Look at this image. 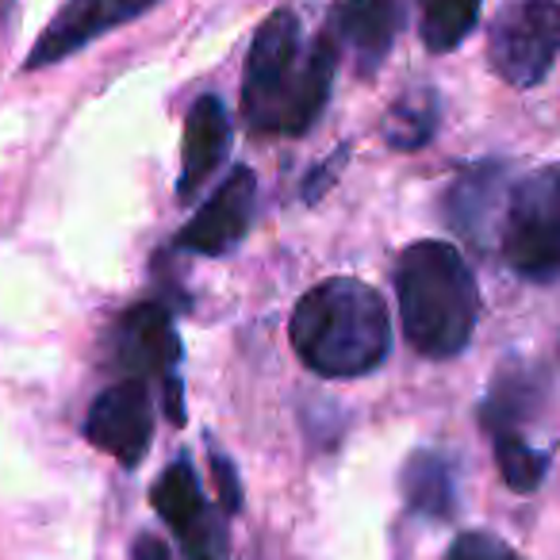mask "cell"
Wrapping results in <instances>:
<instances>
[{
    "label": "cell",
    "mask_w": 560,
    "mask_h": 560,
    "mask_svg": "<svg viewBox=\"0 0 560 560\" xmlns=\"http://www.w3.org/2000/svg\"><path fill=\"white\" fill-rule=\"evenodd\" d=\"M491 70L514 89H529L560 55V0H514L491 27Z\"/></svg>",
    "instance_id": "obj_6"
},
{
    "label": "cell",
    "mask_w": 560,
    "mask_h": 560,
    "mask_svg": "<svg viewBox=\"0 0 560 560\" xmlns=\"http://www.w3.org/2000/svg\"><path fill=\"white\" fill-rule=\"evenodd\" d=\"M338 70L330 35L307 43L292 12H272L257 27L242 81L246 124L261 135H304L319 119Z\"/></svg>",
    "instance_id": "obj_1"
},
{
    "label": "cell",
    "mask_w": 560,
    "mask_h": 560,
    "mask_svg": "<svg viewBox=\"0 0 560 560\" xmlns=\"http://www.w3.org/2000/svg\"><path fill=\"white\" fill-rule=\"evenodd\" d=\"M150 434H154V399H150L147 381L139 376H127L108 392H101L85 419L89 442L127 468L147 457Z\"/></svg>",
    "instance_id": "obj_8"
},
{
    "label": "cell",
    "mask_w": 560,
    "mask_h": 560,
    "mask_svg": "<svg viewBox=\"0 0 560 560\" xmlns=\"http://www.w3.org/2000/svg\"><path fill=\"white\" fill-rule=\"evenodd\" d=\"M445 560H522V557L506 541H499L495 534L472 529V534H460L457 541L450 545Z\"/></svg>",
    "instance_id": "obj_18"
},
{
    "label": "cell",
    "mask_w": 560,
    "mask_h": 560,
    "mask_svg": "<svg viewBox=\"0 0 560 560\" xmlns=\"http://www.w3.org/2000/svg\"><path fill=\"white\" fill-rule=\"evenodd\" d=\"M226 150H231V116H226L219 96H200L185 119V150H180L177 185V192L185 200L223 165Z\"/></svg>",
    "instance_id": "obj_14"
},
{
    "label": "cell",
    "mask_w": 560,
    "mask_h": 560,
    "mask_svg": "<svg viewBox=\"0 0 560 560\" xmlns=\"http://www.w3.org/2000/svg\"><path fill=\"white\" fill-rule=\"evenodd\" d=\"M254 192L257 177L249 170H231V177L211 192V200L188 219L180 231V246L196 249V254H226L242 242L254 219Z\"/></svg>",
    "instance_id": "obj_11"
},
{
    "label": "cell",
    "mask_w": 560,
    "mask_h": 560,
    "mask_svg": "<svg viewBox=\"0 0 560 560\" xmlns=\"http://www.w3.org/2000/svg\"><path fill=\"white\" fill-rule=\"evenodd\" d=\"M506 196H511L506 170L495 162H483L457 177V185H453L450 196H445V215H450V223L457 234L472 238L476 246H488V231L499 238L495 219L503 223Z\"/></svg>",
    "instance_id": "obj_13"
},
{
    "label": "cell",
    "mask_w": 560,
    "mask_h": 560,
    "mask_svg": "<svg viewBox=\"0 0 560 560\" xmlns=\"http://www.w3.org/2000/svg\"><path fill=\"white\" fill-rule=\"evenodd\" d=\"M545 407V376L537 369H511L491 384V396L480 407V422L491 438L499 472H503L506 488L514 491H534L545 480L549 468V453L537 450L529 442V422L541 415Z\"/></svg>",
    "instance_id": "obj_4"
},
{
    "label": "cell",
    "mask_w": 560,
    "mask_h": 560,
    "mask_svg": "<svg viewBox=\"0 0 560 560\" xmlns=\"http://www.w3.org/2000/svg\"><path fill=\"white\" fill-rule=\"evenodd\" d=\"M112 358L127 376L139 381H162L170 388V415L173 422H180V388H177V361H180V342L173 330L170 315L158 304H139L116 323L112 335Z\"/></svg>",
    "instance_id": "obj_7"
},
{
    "label": "cell",
    "mask_w": 560,
    "mask_h": 560,
    "mask_svg": "<svg viewBox=\"0 0 560 560\" xmlns=\"http://www.w3.org/2000/svg\"><path fill=\"white\" fill-rule=\"evenodd\" d=\"M499 249L522 277H560V165H545L511 185L499 223Z\"/></svg>",
    "instance_id": "obj_5"
},
{
    "label": "cell",
    "mask_w": 560,
    "mask_h": 560,
    "mask_svg": "<svg viewBox=\"0 0 560 560\" xmlns=\"http://www.w3.org/2000/svg\"><path fill=\"white\" fill-rule=\"evenodd\" d=\"M215 465V483H219V503L226 506V511H238V480H234V468L226 465L223 457L211 460Z\"/></svg>",
    "instance_id": "obj_19"
},
{
    "label": "cell",
    "mask_w": 560,
    "mask_h": 560,
    "mask_svg": "<svg viewBox=\"0 0 560 560\" xmlns=\"http://www.w3.org/2000/svg\"><path fill=\"white\" fill-rule=\"evenodd\" d=\"M438 131V96L430 89L407 93L392 104L388 119H384V139L396 150H419L434 139Z\"/></svg>",
    "instance_id": "obj_17"
},
{
    "label": "cell",
    "mask_w": 560,
    "mask_h": 560,
    "mask_svg": "<svg viewBox=\"0 0 560 560\" xmlns=\"http://www.w3.org/2000/svg\"><path fill=\"white\" fill-rule=\"evenodd\" d=\"M135 560H173V552H170V545H165L162 537L142 534L139 541H135Z\"/></svg>",
    "instance_id": "obj_20"
},
{
    "label": "cell",
    "mask_w": 560,
    "mask_h": 560,
    "mask_svg": "<svg viewBox=\"0 0 560 560\" xmlns=\"http://www.w3.org/2000/svg\"><path fill=\"white\" fill-rule=\"evenodd\" d=\"M150 4H158V0H66V9L50 20L47 32L32 47L27 70H43V66H55L62 58L78 55L93 39L116 32L127 20L142 16Z\"/></svg>",
    "instance_id": "obj_9"
},
{
    "label": "cell",
    "mask_w": 560,
    "mask_h": 560,
    "mask_svg": "<svg viewBox=\"0 0 560 560\" xmlns=\"http://www.w3.org/2000/svg\"><path fill=\"white\" fill-rule=\"evenodd\" d=\"M154 506L196 560H215V526L188 460H173L162 472V480L154 483Z\"/></svg>",
    "instance_id": "obj_12"
},
{
    "label": "cell",
    "mask_w": 560,
    "mask_h": 560,
    "mask_svg": "<svg viewBox=\"0 0 560 560\" xmlns=\"http://www.w3.org/2000/svg\"><path fill=\"white\" fill-rule=\"evenodd\" d=\"M404 12V0H342L330 12L327 35L338 55H350L361 73H373L396 43Z\"/></svg>",
    "instance_id": "obj_10"
},
{
    "label": "cell",
    "mask_w": 560,
    "mask_h": 560,
    "mask_svg": "<svg viewBox=\"0 0 560 560\" xmlns=\"http://www.w3.org/2000/svg\"><path fill=\"white\" fill-rule=\"evenodd\" d=\"M396 296L404 335L427 358H457L472 342L480 292L460 249L450 242H415L399 254Z\"/></svg>",
    "instance_id": "obj_3"
},
{
    "label": "cell",
    "mask_w": 560,
    "mask_h": 560,
    "mask_svg": "<svg viewBox=\"0 0 560 560\" xmlns=\"http://www.w3.org/2000/svg\"><path fill=\"white\" fill-rule=\"evenodd\" d=\"M407 511L419 518H450L453 514V476L438 453H415L404 465Z\"/></svg>",
    "instance_id": "obj_15"
},
{
    "label": "cell",
    "mask_w": 560,
    "mask_h": 560,
    "mask_svg": "<svg viewBox=\"0 0 560 560\" xmlns=\"http://www.w3.org/2000/svg\"><path fill=\"white\" fill-rule=\"evenodd\" d=\"M483 0H419L422 43L434 55H450L453 47L468 39V32L480 20Z\"/></svg>",
    "instance_id": "obj_16"
},
{
    "label": "cell",
    "mask_w": 560,
    "mask_h": 560,
    "mask_svg": "<svg viewBox=\"0 0 560 560\" xmlns=\"http://www.w3.org/2000/svg\"><path fill=\"white\" fill-rule=\"evenodd\" d=\"M300 361L319 376H365L388 358L392 323L365 280L330 277L296 304L289 323Z\"/></svg>",
    "instance_id": "obj_2"
}]
</instances>
